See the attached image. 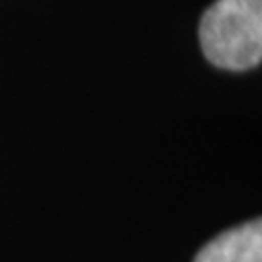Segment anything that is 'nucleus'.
Instances as JSON below:
<instances>
[{"label":"nucleus","mask_w":262,"mask_h":262,"mask_svg":"<svg viewBox=\"0 0 262 262\" xmlns=\"http://www.w3.org/2000/svg\"><path fill=\"white\" fill-rule=\"evenodd\" d=\"M194 262H262V222L235 225L198 251Z\"/></svg>","instance_id":"obj_2"},{"label":"nucleus","mask_w":262,"mask_h":262,"mask_svg":"<svg viewBox=\"0 0 262 262\" xmlns=\"http://www.w3.org/2000/svg\"><path fill=\"white\" fill-rule=\"evenodd\" d=\"M200 47L224 70H249L262 60V0H217L200 19Z\"/></svg>","instance_id":"obj_1"}]
</instances>
